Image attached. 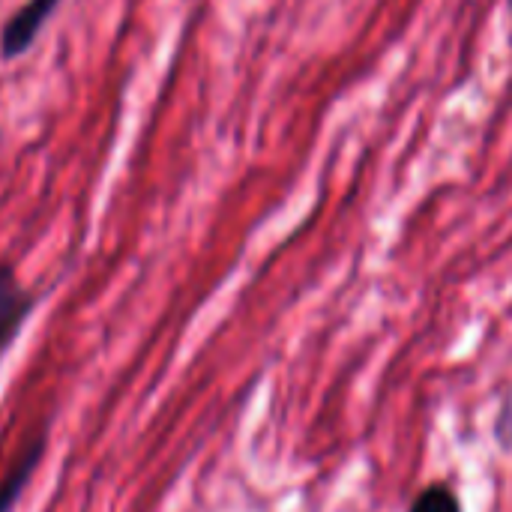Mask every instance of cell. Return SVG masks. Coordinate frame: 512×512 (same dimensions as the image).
Listing matches in <instances>:
<instances>
[{
  "mask_svg": "<svg viewBox=\"0 0 512 512\" xmlns=\"http://www.w3.org/2000/svg\"><path fill=\"white\" fill-rule=\"evenodd\" d=\"M408 512H462V504L447 486H429Z\"/></svg>",
  "mask_w": 512,
  "mask_h": 512,
  "instance_id": "4",
  "label": "cell"
},
{
  "mask_svg": "<svg viewBox=\"0 0 512 512\" xmlns=\"http://www.w3.org/2000/svg\"><path fill=\"white\" fill-rule=\"evenodd\" d=\"M33 309H36V294L18 282L15 270L6 261H0V360L21 336Z\"/></svg>",
  "mask_w": 512,
  "mask_h": 512,
  "instance_id": "2",
  "label": "cell"
},
{
  "mask_svg": "<svg viewBox=\"0 0 512 512\" xmlns=\"http://www.w3.org/2000/svg\"><path fill=\"white\" fill-rule=\"evenodd\" d=\"M495 432H498V441H501V444H512V393L504 399V408H501V414H498Z\"/></svg>",
  "mask_w": 512,
  "mask_h": 512,
  "instance_id": "5",
  "label": "cell"
},
{
  "mask_svg": "<svg viewBox=\"0 0 512 512\" xmlns=\"http://www.w3.org/2000/svg\"><path fill=\"white\" fill-rule=\"evenodd\" d=\"M60 0H27L21 3L3 24L0 30V57L3 60H15L21 54L30 51V45L36 42V36L42 33L45 21L54 15Z\"/></svg>",
  "mask_w": 512,
  "mask_h": 512,
  "instance_id": "1",
  "label": "cell"
},
{
  "mask_svg": "<svg viewBox=\"0 0 512 512\" xmlns=\"http://www.w3.org/2000/svg\"><path fill=\"white\" fill-rule=\"evenodd\" d=\"M45 435H39L27 450H24V456L12 465V471L3 477V483H0V512H12V507L21 501V495H24V489L30 486V480H33V474H36V468H39V462H42V456H45Z\"/></svg>",
  "mask_w": 512,
  "mask_h": 512,
  "instance_id": "3",
  "label": "cell"
}]
</instances>
